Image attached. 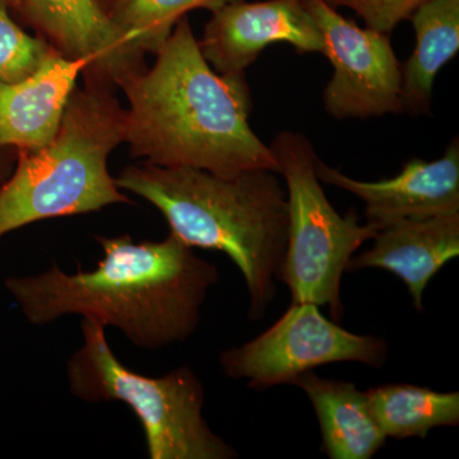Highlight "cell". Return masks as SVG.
Wrapping results in <instances>:
<instances>
[{"label": "cell", "instance_id": "6da1fadb", "mask_svg": "<svg viewBox=\"0 0 459 459\" xmlns=\"http://www.w3.org/2000/svg\"><path fill=\"white\" fill-rule=\"evenodd\" d=\"M104 258L92 271L65 273L56 264L31 277H9L5 287L32 325L77 314L119 329L133 344L161 349L188 340L219 270L169 234L134 243L128 235L98 238Z\"/></svg>", "mask_w": 459, "mask_h": 459}, {"label": "cell", "instance_id": "7a4b0ae2", "mask_svg": "<svg viewBox=\"0 0 459 459\" xmlns=\"http://www.w3.org/2000/svg\"><path fill=\"white\" fill-rule=\"evenodd\" d=\"M152 68L126 78V142L134 156L160 166L201 169L220 177L279 171L271 146L249 124L246 74L212 71L188 17L157 50Z\"/></svg>", "mask_w": 459, "mask_h": 459}, {"label": "cell", "instance_id": "3957f363", "mask_svg": "<svg viewBox=\"0 0 459 459\" xmlns=\"http://www.w3.org/2000/svg\"><path fill=\"white\" fill-rule=\"evenodd\" d=\"M115 183L155 205L189 247L225 253L246 281L250 318L264 316L276 295L289 230L286 189L276 172L225 178L146 161L124 169Z\"/></svg>", "mask_w": 459, "mask_h": 459}, {"label": "cell", "instance_id": "277c9868", "mask_svg": "<svg viewBox=\"0 0 459 459\" xmlns=\"http://www.w3.org/2000/svg\"><path fill=\"white\" fill-rule=\"evenodd\" d=\"M126 124L110 86L87 81L75 89L53 140L20 150L16 171L0 188V238L41 220L126 204L108 170L111 151L126 142Z\"/></svg>", "mask_w": 459, "mask_h": 459}, {"label": "cell", "instance_id": "5b68a950", "mask_svg": "<svg viewBox=\"0 0 459 459\" xmlns=\"http://www.w3.org/2000/svg\"><path fill=\"white\" fill-rule=\"evenodd\" d=\"M83 343L69 359L74 397L87 403L120 401L140 419L151 459H231L237 452L204 418V389L188 367L150 377L129 370L108 346L105 327L83 319Z\"/></svg>", "mask_w": 459, "mask_h": 459}, {"label": "cell", "instance_id": "8992f818", "mask_svg": "<svg viewBox=\"0 0 459 459\" xmlns=\"http://www.w3.org/2000/svg\"><path fill=\"white\" fill-rule=\"evenodd\" d=\"M286 183L289 230L279 271L292 303L328 307L334 320L343 316L341 282L353 253L376 238L374 223L360 225L356 213L341 216L328 201L316 174L313 144L303 134L282 132L271 144Z\"/></svg>", "mask_w": 459, "mask_h": 459}, {"label": "cell", "instance_id": "52a82bcc", "mask_svg": "<svg viewBox=\"0 0 459 459\" xmlns=\"http://www.w3.org/2000/svg\"><path fill=\"white\" fill-rule=\"evenodd\" d=\"M388 359L383 338L352 333L329 320L313 303H292L283 316L255 340L226 350L220 362L226 376L246 380L256 391L292 385L307 371L359 362L382 368Z\"/></svg>", "mask_w": 459, "mask_h": 459}, {"label": "cell", "instance_id": "ba28073f", "mask_svg": "<svg viewBox=\"0 0 459 459\" xmlns=\"http://www.w3.org/2000/svg\"><path fill=\"white\" fill-rule=\"evenodd\" d=\"M325 40L333 65L325 87V110L337 119H365L398 114L402 107V65L389 35L361 29L327 0H303Z\"/></svg>", "mask_w": 459, "mask_h": 459}, {"label": "cell", "instance_id": "9c48e42d", "mask_svg": "<svg viewBox=\"0 0 459 459\" xmlns=\"http://www.w3.org/2000/svg\"><path fill=\"white\" fill-rule=\"evenodd\" d=\"M212 13L198 44L217 74H244L277 42H287L299 53L325 54L322 32L303 0H234Z\"/></svg>", "mask_w": 459, "mask_h": 459}, {"label": "cell", "instance_id": "30bf717a", "mask_svg": "<svg viewBox=\"0 0 459 459\" xmlns=\"http://www.w3.org/2000/svg\"><path fill=\"white\" fill-rule=\"evenodd\" d=\"M14 9L56 53L82 60L87 81L120 86L144 69V53L113 25L100 0H17Z\"/></svg>", "mask_w": 459, "mask_h": 459}, {"label": "cell", "instance_id": "8fae6325", "mask_svg": "<svg viewBox=\"0 0 459 459\" xmlns=\"http://www.w3.org/2000/svg\"><path fill=\"white\" fill-rule=\"evenodd\" d=\"M320 181L351 193L365 204L368 222L382 229L406 219L459 214L458 138L440 159H412L391 179L361 181L316 161Z\"/></svg>", "mask_w": 459, "mask_h": 459}, {"label": "cell", "instance_id": "7c38bea8", "mask_svg": "<svg viewBox=\"0 0 459 459\" xmlns=\"http://www.w3.org/2000/svg\"><path fill=\"white\" fill-rule=\"evenodd\" d=\"M374 246L352 256L347 271L380 268L406 283L418 312L425 290L446 263L459 255V214L406 219L377 231Z\"/></svg>", "mask_w": 459, "mask_h": 459}, {"label": "cell", "instance_id": "4fadbf2b", "mask_svg": "<svg viewBox=\"0 0 459 459\" xmlns=\"http://www.w3.org/2000/svg\"><path fill=\"white\" fill-rule=\"evenodd\" d=\"M84 68L82 60L69 59L54 50L26 80L2 84L0 147L33 151L49 143Z\"/></svg>", "mask_w": 459, "mask_h": 459}, {"label": "cell", "instance_id": "5bb4252c", "mask_svg": "<svg viewBox=\"0 0 459 459\" xmlns=\"http://www.w3.org/2000/svg\"><path fill=\"white\" fill-rule=\"evenodd\" d=\"M309 398L322 435V452L331 459H370L385 446L386 435L371 412L367 394L342 380L325 379L312 370L296 377Z\"/></svg>", "mask_w": 459, "mask_h": 459}, {"label": "cell", "instance_id": "9a60e30c", "mask_svg": "<svg viewBox=\"0 0 459 459\" xmlns=\"http://www.w3.org/2000/svg\"><path fill=\"white\" fill-rule=\"evenodd\" d=\"M410 18L416 48L402 65V107L412 115L427 114L435 78L459 50V0H427Z\"/></svg>", "mask_w": 459, "mask_h": 459}, {"label": "cell", "instance_id": "2e32d148", "mask_svg": "<svg viewBox=\"0 0 459 459\" xmlns=\"http://www.w3.org/2000/svg\"><path fill=\"white\" fill-rule=\"evenodd\" d=\"M367 394L371 412L386 437L425 439L435 428L459 424L458 392H435L412 385L376 386Z\"/></svg>", "mask_w": 459, "mask_h": 459}, {"label": "cell", "instance_id": "e0dca14e", "mask_svg": "<svg viewBox=\"0 0 459 459\" xmlns=\"http://www.w3.org/2000/svg\"><path fill=\"white\" fill-rule=\"evenodd\" d=\"M234 0H100L113 25L142 53L156 54L193 9L214 12Z\"/></svg>", "mask_w": 459, "mask_h": 459}, {"label": "cell", "instance_id": "ac0fdd59", "mask_svg": "<svg viewBox=\"0 0 459 459\" xmlns=\"http://www.w3.org/2000/svg\"><path fill=\"white\" fill-rule=\"evenodd\" d=\"M9 4L0 0V86L26 80L38 72L54 49L21 29L9 14Z\"/></svg>", "mask_w": 459, "mask_h": 459}, {"label": "cell", "instance_id": "d6986e66", "mask_svg": "<svg viewBox=\"0 0 459 459\" xmlns=\"http://www.w3.org/2000/svg\"><path fill=\"white\" fill-rule=\"evenodd\" d=\"M332 7H346L365 21L367 27L374 31L385 33L394 31L398 23L412 16L427 0H327Z\"/></svg>", "mask_w": 459, "mask_h": 459}, {"label": "cell", "instance_id": "ffe728a7", "mask_svg": "<svg viewBox=\"0 0 459 459\" xmlns=\"http://www.w3.org/2000/svg\"><path fill=\"white\" fill-rule=\"evenodd\" d=\"M5 2L8 3L9 7L13 8L16 7V2L17 0H5Z\"/></svg>", "mask_w": 459, "mask_h": 459}]
</instances>
